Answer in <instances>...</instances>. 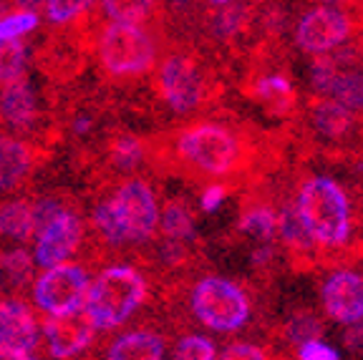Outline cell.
<instances>
[{"label": "cell", "mask_w": 363, "mask_h": 360, "mask_svg": "<svg viewBox=\"0 0 363 360\" xmlns=\"http://www.w3.org/2000/svg\"><path fill=\"white\" fill-rule=\"evenodd\" d=\"M0 235L8 237L13 244H26L33 240V207L26 199H11L0 207Z\"/></svg>", "instance_id": "obj_18"}, {"label": "cell", "mask_w": 363, "mask_h": 360, "mask_svg": "<svg viewBox=\"0 0 363 360\" xmlns=\"http://www.w3.org/2000/svg\"><path fill=\"white\" fill-rule=\"evenodd\" d=\"M313 86L325 99H335L353 113H363V71H343L333 61H320L313 66Z\"/></svg>", "instance_id": "obj_14"}, {"label": "cell", "mask_w": 363, "mask_h": 360, "mask_svg": "<svg viewBox=\"0 0 363 360\" xmlns=\"http://www.w3.org/2000/svg\"><path fill=\"white\" fill-rule=\"evenodd\" d=\"M323 310L340 325L363 322V275L353 270H338L320 287Z\"/></svg>", "instance_id": "obj_13"}, {"label": "cell", "mask_w": 363, "mask_h": 360, "mask_svg": "<svg viewBox=\"0 0 363 360\" xmlns=\"http://www.w3.org/2000/svg\"><path fill=\"white\" fill-rule=\"evenodd\" d=\"M28 71V48L23 40H0V86Z\"/></svg>", "instance_id": "obj_22"}, {"label": "cell", "mask_w": 363, "mask_h": 360, "mask_svg": "<svg viewBox=\"0 0 363 360\" xmlns=\"http://www.w3.org/2000/svg\"><path fill=\"white\" fill-rule=\"evenodd\" d=\"M320 6H335V8H340V6H346V3H351V0H318Z\"/></svg>", "instance_id": "obj_39"}, {"label": "cell", "mask_w": 363, "mask_h": 360, "mask_svg": "<svg viewBox=\"0 0 363 360\" xmlns=\"http://www.w3.org/2000/svg\"><path fill=\"white\" fill-rule=\"evenodd\" d=\"M295 207L313 244L320 247H343L353 230L351 202L338 181L328 176H311L303 181Z\"/></svg>", "instance_id": "obj_2"}, {"label": "cell", "mask_w": 363, "mask_h": 360, "mask_svg": "<svg viewBox=\"0 0 363 360\" xmlns=\"http://www.w3.org/2000/svg\"><path fill=\"white\" fill-rule=\"evenodd\" d=\"M159 94L174 113H189L204 96L202 76L187 56H169L159 66Z\"/></svg>", "instance_id": "obj_12"}, {"label": "cell", "mask_w": 363, "mask_h": 360, "mask_svg": "<svg viewBox=\"0 0 363 360\" xmlns=\"http://www.w3.org/2000/svg\"><path fill=\"white\" fill-rule=\"evenodd\" d=\"M227 199V189L222 184H210L207 189L199 194V207H202V212L207 214H215L217 209L225 204Z\"/></svg>", "instance_id": "obj_34"}, {"label": "cell", "mask_w": 363, "mask_h": 360, "mask_svg": "<svg viewBox=\"0 0 363 360\" xmlns=\"http://www.w3.org/2000/svg\"><path fill=\"white\" fill-rule=\"evenodd\" d=\"M96 56L106 74L116 79H134L147 74L157 58V43L142 23L111 21L96 40Z\"/></svg>", "instance_id": "obj_4"}, {"label": "cell", "mask_w": 363, "mask_h": 360, "mask_svg": "<svg viewBox=\"0 0 363 360\" xmlns=\"http://www.w3.org/2000/svg\"><path fill=\"white\" fill-rule=\"evenodd\" d=\"M96 332L86 310H76L68 315H45V322L40 325V338L45 340L48 355L58 360L84 355L96 340Z\"/></svg>", "instance_id": "obj_11"}, {"label": "cell", "mask_w": 363, "mask_h": 360, "mask_svg": "<svg viewBox=\"0 0 363 360\" xmlns=\"http://www.w3.org/2000/svg\"><path fill=\"white\" fill-rule=\"evenodd\" d=\"M270 257H272V249L270 247H260L255 254H252V262H255L257 267H262Z\"/></svg>", "instance_id": "obj_36"}, {"label": "cell", "mask_w": 363, "mask_h": 360, "mask_svg": "<svg viewBox=\"0 0 363 360\" xmlns=\"http://www.w3.org/2000/svg\"><path fill=\"white\" fill-rule=\"evenodd\" d=\"M0 118L13 131H28L38 121V96L26 76L3 84V89H0Z\"/></svg>", "instance_id": "obj_15"}, {"label": "cell", "mask_w": 363, "mask_h": 360, "mask_svg": "<svg viewBox=\"0 0 363 360\" xmlns=\"http://www.w3.org/2000/svg\"><path fill=\"white\" fill-rule=\"evenodd\" d=\"M38 11H23L16 8L13 13L0 16V40H23L38 28Z\"/></svg>", "instance_id": "obj_26"}, {"label": "cell", "mask_w": 363, "mask_h": 360, "mask_svg": "<svg viewBox=\"0 0 363 360\" xmlns=\"http://www.w3.org/2000/svg\"><path fill=\"white\" fill-rule=\"evenodd\" d=\"M113 169L119 171H134L139 164L144 162V141L136 139V136H119V139L111 144V152H108Z\"/></svg>", "instance_id": "obj_25"}, {"label": "cell", "mask_w": 363, "mask_h": 360, "mask_svg": "<svg viewBox=\"0 0 363 360\" xmlns=\"http://www.w3.org/2000/svg\"><path fill=\"white\" fill-rule=\"evenodd\" d=\"M212 3H217V6H227V3H233V0H212Z\"/></svg>", "instance_id": "obj_40"}, {"label": "cell", "mask_w": 363, "mask_h": 360, "mask_svg": "<svg viewBox=\"0 0 363 360\" xmlns=\"http://www.w3.org/2000/svg\"><path fill=\"white\" fill-rule=\"evenodd\" d=\"M217 358L222 360H265L267 353L255 343H245V340H238V343H230L222 353H217Z\"/></svg>", "instance_id": "obj_33"}, {"label": "cell", "mask_w": 363, "mask_h": 360, "mask_svg": "<svg viewBox=\"0 0 363 360\" xmlns=\"http://www.w3.org/2000/svg\"><path fill=\"white\" fill-rule=\"evenodd\" d=\"M290 81L283 79V76H265V79H260V84H257V96H260L262 101H288L290 99Z\"/></svg>", "instance_id": "obj_31"}, {"label": "cell", "mask_w": 363, "mask_h": 360, "mask_svg": "<svg viewBox=\"0 0 363 360\" xmlns=\"http://www.w3.org/2000/svg\"><path fill=\"white\" fill-rule=\"evenodd\" d=\"M33 157L26 141L0 134V191H16L30 176Z\"/></svg>", "instance_id": "obj_16"}, {"label": "cell", "mask_w": 363, "mask_h": 360, "mask_svg": "<svg viewBox=\"0 0 363 360\" xmlns=\"http://www.w3.org/2000/svg\"><path fill=\"white\" fill-rule=\"evenodd\" d=\"M172 355L177 360H215L217 345L215 340L204 338V335H184V338L177 340Z\"/></svg>", "instance_id": "obj_29"}, {"label": "cell", "mask_w": 363, "mask_h": 360, "mask_svg": "<svg viewBox=\"0 0 363 360\" xmlns=\"http://www.w3.org/2000/svg\"><path fill=\"white\" fill-rule=\"evenodd\" d=\"M106 202L113 220H116L121 237H124V244L149 242L154 232L159 230L162 207H159V199L149 181L131 176V179L121 181L116 186V191Z\"/></svg>", "instance_id": "obj_7"}, {"label": "cell", "mask_w": 363, "mask_h": 360, "mask_svg": "<svg viewBox=\"0 0 363 360\" xmlns=\"http://www.w3.org/2000/svg\"><path fill=\"white\" fill-rule=\"evenodd\" d=\"M278 235L295 249L313 247V240H311V235H308V230H306V225H303L295 204H285L283 212L278 214Z\"/></svg>", "instance_id": "obj_24"}, {"label": "cell", "mask_w": 363, "mask_h": 360, "mask_svg": "<svg viewBox=\"0 0 363 360\" xmlns=\"http://www.w3.org/2000/svg\"><path fill=\"white\" fill-rule=\"evenodd\" d=\"M240 230L247 232L250 237H257L262 242H270L272 237L278 235V217L267 207H252L242 214Z\"/></svg>", "instance_id": "obj_27"}, {"label": "cell", "mask_w": 363, "mask_h": 360, "mask_svg": "<svg viewBox=\"0 0 363 360\" xmlns=\"http://www.w3.org/2000/svg\"><path fill=\"white\" fill-rule=\"evenodd\" d=\"M320 332H323V327H320V322L313 315H295L293 320L288 322V338L293 340L295 345H301L313 338H320Z\"/></svg>", "instance_id": "obj_30"}, {"label": "cell", "mask_w": 363, "mask_h": 360, "mask_svg": "<svg viewBox=\"0 0 363 360\" xmlns=\"http://www.w3.org/2000/svg\"><path fill=\"white\" fill-rule=\"evenodd\" d=\"M147 277L136 267L119 262L104 267L96 277H91L84 310L99 332L116 330L139 313V308L147 303Z\"/></svg>", "instance_id": "obj_1"}, {"label": "cell", "mask_w": 363, "mask_h": 360, "mask_svg": "<svg viewBox=\"0 0 363 360\" xmlns=\"http://www.w3.org/2000/svg\"><path fill=\"white\" fill-rule=\"evenodd\" d=\"M159 230L164 232V237L177 240V242H187V240H194V235H197L192 212L179 202L167 204L164 212L159 214Z\"/></svg>", "instance_id": "obj_21"}, {"label": "cell", "mask_w": 363, "mask_h": 360, "mask_svg": "<svg viewBox=\"0 0 363 360\" xmlns=\"http://www.w3.org/2000/svg\"><path fill=\"white\" fill-rule=\"evenodd\" d=\"M313 124L325 139H340V136H346L351 131L353 111L340 101H335V99H325L313 111Z\"/></svg>", "instance_id": "obj_20"}, {"label": "cell", "mask_w": 363, "mask_h": 360, "mask_svg": "<svg viewBox=\"0 0 363 360\" xmlns=\"http://www.w3.org/2000/svg\"><path fill=\"white\" fill-rule=\"evenodd\" d=\"M91 275L84 265L66 259L51 267H40L30 280V298L43 315H68L84 310Z\"/></svg>", "instance_id": "obj_6"}, {"label": "cell", "mask_w": 363, "mask_h": 360, "mask_svg": "<svg viewBox=\"0 0 363 360\" xmlns=\"http://www.w3.org/2000/svg\"><path fill=\"white\" fill-rule=\"evenodd\" d=\"M346 343L351 345V348H363V325H361V322H356V325H348Z\"/></svg>", "instance_id": "obj_35"}, {"label": "cell", "mask_w": 363, "mask_h": 360, "mask_svg": "<svg viewBox=\"0 0 363 360\" xmlns=\"http://www.w3.org/2000/svg\"><path fill=\"white\" fill-rule=\"evenodd\" d=\"M182 164L204 176H225L235 171L242 157L238 136L222 124L202 121L177 136L174 144Z\"/></svg>", "instance_id": "obj_3"}, {"label": "cell", "mask_w": 363, "mask_h": 360, "mask_svg": "<svg viewBox=\"0 0 363 360\" xmlns=\"http://www.w3.org/2000/svg\"><path fill=\"white\" fill-rule=\"evenodd\" d=\"M298 358L301 360H338L340 353L330 343H325V340L313 338L298 345Z\"/></svg>", "instance_id": "obj_32"}, {"label": "cell", "mask_w": 363, "mask_h": 360, "mask_svg": "<svg viewBox=\"0 0 363 360\" xmlns=\"http://www.w3.org/2000/svg\"><path fill=\"white\" fill-rule=\"evenodd\" d=\"M40 345V322L21 298H0V360H30Z\"/></svg>", "instance_id": "obj_9"}, {"label": "cell", "mask_w": 363, "mask_h": 360, "mask_svg": "<svg viewBox=\"0 0 363 360\" xmlns=\"http://www.w3.org/2000/svg\"><path fill=\"white\" fill-rule=\"evenodd\" d=\"M84 242V222L74 209L61 207L51 220L40 225L33 235V262L35 267H51L66 262L79 252Z\"/></svg>", "instance_id": "obj_8"}, {"label": "cell", "mask_w": 363, "mask_h": 360, "mask_svg": "<svg viewBox=\"0 0 363 360\" xmlns=\"http://www.w3.org/2000/svg\"><path fill=\"white\" fill-rule=\"evenodd\" d=\"M108 21L144 23L152 16L157 0H99Z\"/></svg>", "instance_id": "obj_23"}, {"label": "cell", "mask_w": 363, "mask_h": 360, "mask_svg": "<svg viewBox=\"0 0 363 360\" xmlns=\"http://www.w3.org/2000/svg\"><path fill=\"white\" fill-rule=\"evenodd\" d=\"M94 3L96 0H45L43 11L48 23H53V26H68V23H74L84 13H89Z\"/></svg>", "instance_id": "obj_28"}, {"label": "cell", "mask_w": 363, "mask_h": 360, "mask_svg": "<svg viewBox=\"0 0 363 360\" xmlns=\"http://www.w3.org/2000/svg\"><path fill=\"white\" fill-rule=\"evenodd\" d=\"M167 355V343L152 330L121 332L108 343V360H162Z\"/></svg>", "instance_id": "obj_17"}, {"label": "cell", "mask_w": 363, "mask_h": 360, "mask_svg": "<svg viewBox=\"0 0 363 360\" xmlns=\"http://www.w3.org/2000/svg\"><path fill=\"white\" fill-rule=\"evenodd\" d=\"M89 129H91L89 118H79V121H76V134H86Z\"/></svg>", "instance_id": "obj_38"}, {"label": "cell", "mask_w": 363, "mask_h": 360, "mask_svg": "<svg viewBox=\"0 0 363 360\" xmlns=\"http://www.w3.org/2000/svg\"><path fill=\"white\" fill-rule=\"evenodd\" d=\"M192 315L212 332H238L250 320V300L238 282L207 275L192 287Z\"/></svg>", "instance_id": "obj_5"}, {"label": "cell", "mask_w": 363, "mask_h": 360, "mask_svg": "<svg viewBox=\"0 0 363 360\" xmlns=\"http://www.w3.org/2000/svg\"><path fill=\"white\" fill-rule=\"evenodd\" d=\"M351 30V18L340 8L318 6L298 21L295 40L301 45V51L313 53V56H325V53L335 51L340 43H346Z\"/></svg>", "instance_id": "obj_10"}, {"label": "cell", "mask_w": 363, "mask_h": 360, "mask_svg": "<svg viewBox=\"0 0 363 360\" xmlns=\"http://www.w3.org/2000/svg\"><path fill=\"white\" fill-rule=\"evenodd\" d=\"M35 275V262L33 254L23 244L0 252V287L3 290H21V287L30 285Z\"/></svg>", "instance_id": "obj_19"}, {"label": "cell", "mask_w": 363, "mask_h": 360, "mask_svg": "<svg viewBox=\"0 0 363 360\" xmlns=\"http://www.w3.org/2000/svg\"><path fill=\"white\" fill-rule=\"evenodd\" d=\"M16 3V8H23V11H38V8H43L45 0H13Z\"/></svg>", "instance_id": "obj_37"}]
</instances>
